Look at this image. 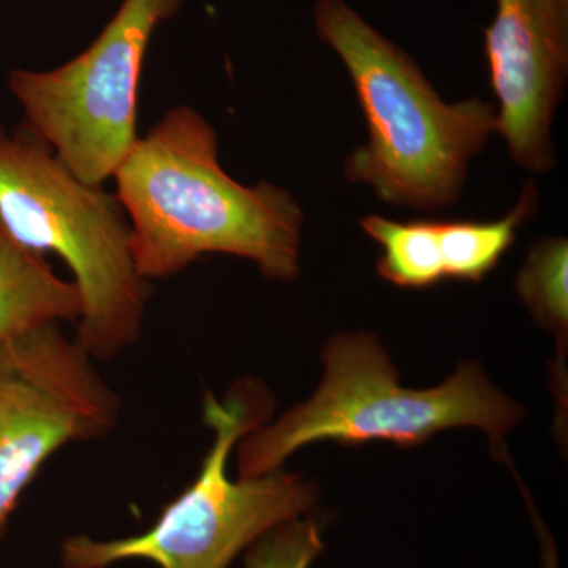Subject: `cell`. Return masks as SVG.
I'll return each mask as SVG.
<instances>
[{
    "mask_svg": "<svg viewBox=\"0 0 568 568\" xmlns=\"http://www.w3.org/2000/svg\"><path fill=\"white\" fill-rule=\"evenodd\" d=\"M183 0H123L92 44L58 69L11 70L24 123L91 185L110 181L138 141V91L153 33Z\"/></svg>",
    "mask_w": 568,
    "mask_h": 568,
    "instance_id": "obj_6",
    "label": "cell"
},
{
    "mask_svg": "<svg viewBox=\"0 0 568 568\" xmlns=\"http://www.w3.org/2000/svg\"><path fill=\"white\" fill-rule=\"evenodd\" d=\"M81 313L77 284L55 275L47 257L24 248L0 223V339Z\"/></svg>",
    "mask_w": 568,
    "mask_h": 568,
    "instance_id": "obj_9",
    "label": "cell"
},
{
    "mask_svg": "<svg viewBox=\"0 0 568 568\" xmlns=\"http://www.w3.org/2000/svg\"><path fill=\"white\" fill-rule=\"evenodd\" d=\"M119 417L118 394L62 324L0 339V540L44 463L110 435Z\"/></svg>",
    "mask_w": 568,
    "mask_h": 568,
    "instance_id": "obj_7",
    "label": "cell"
},
{
    "mask_svg": "<svg viewBox=\"0 0 568 568\" xmlns=\"http://www.w3.org/2000/svg\"><path fill=\"white\" fill-rule=\"evenodd\" d=\"M323 362V383L308 402L239 440V477L283 469L295 452L323 440L414 447L446 429L474 426L500 446L525 414L474 362L459 366L439 387L399 386L386 349L365 332L334 336L324 347Z\"/></svg>",
    "mask_w": 568,
    "mask_h": 568,
    "instance_id": "obj_4",
    "label": "cell"
},
{
    "mask_svg": "<svg viewBox=\"0 0 568 568\" xmlns=\"http://www.w3.org/2000/svg\"><path fill=\"white\" fill-rule=\"evenodd\" d=\"M203 409L213 443L193 484L138 536L67 538L62 568H108L123 560H149L159 568H227L242 551L312 508L315 489L297 474L280 469L237 480L227 474L239 440L272 420L274 396L261 381H237L222 402L207 394Z\"/></svg>",
    "mask_w": 568,
    "mask_h": 568,
    "instance_id": "obj_5",
    "label": "cell"
},
{
    "mask_svg": "<svg viewBox=\"0 0 568 568\" xmlns=\"http://www.w3.org/2000/svg\"><path fill=\"white\" fill-rule=\"evenodd\" d=\"M568 242L541 239L530 248L519 271L517 290L523 304L559 342H567L568 328Z\"/></svg>",
    "mask_w": 568,
    "mask_h": 568,
    "instance_id": "obj_12",
    "label": "cell"
},
{
    "mask_svg": "<svg viewBox=\"0 0 568 568\" xmlns=\"http://www.w3.org/2000/svg\"><path fill=\"white\" fill-rule=\"evenodd\" d=\"M373 241L383 248L377 274L395 286L424 290L446 280L440 256L437 220L395 222L379 215L361 222Z\"/></svg>",
    "mask_w": 568,
    "mask_h": 568,
    "instance_id": "obj_11",
    "label": "cell"
},
{
    "mask_svg": "<svg viewBox=\"0 0 568 568\" xmlns=\"http://www.w3.org/2000/svg\"><path fill=\"white\" fill-rule=\"evenodd\" d=\"M315 22L345 63L368 126V142L347 156V181L399 207L457 203L470 159L496 132L495 103L444 102L417 63L345 0H320Z\"/></svg>",
    "mask_w": 568,
    "mask_h": 568,
    "instance_id": "obj_2",
    "label": "cell"
},
{
    "mask_svg": "<svg viewBox=\"0 0 568 568\" xmlns=\"http://www.w3.org/2000/svg\"><path fill=\"white\" fill-rule=\"evenodd\" d=\"M320 529L310 519H294L248 548L246 568H310L323 552Z\"/></svg>",
    "mask_w": 568,
    "mask_h": 568,
    "instance_id": "obj_13",
    "label": "cell"
},
{
    "mask_svg": "<svg viewBox=\"0 0 568 568\" xmlns=\"http://www.w3.org/2000/svg\"><path fill=\"white\" fill-rule=\"evenodd\" d=\"M538 192L526 182L517 205L495 222H437L440 256L446 280L481 282L495 271L523 224L536 215Z\"/></svg>",
    "mask_w": 568,
    "mask_h": 568,
    "instance_id": "obj_10",
    "label": "cell"
},
{
    "mask_svg": "<svg viewBox=\"0 0 568 568\" xmlns=\"http://www.w3.org/2000/svg\"><path fill=\"white\" fill-rule=\"evenodd\" d=\"M485 54L503 134L514 162L532 173L555 166L551 125L568 73V0H496Z\"/></svg>",
    "mask_w": 568,
    "mask_h": 568,
    "instance_id": "obj_8",
    "label": "cell"
},
{
    "mask_svg": "<svg viewBox=\"0 0 568 568\" xmlns=\"http://www.w3.org/2000/svg\"><path fill=\"white\" fill-rule=\"evenodd\" d=\"M0 223L24 248L69 265L81 297L74 339L93 361L140 342L151 282L138 274L121 203L71 173L24 123L0 122Z\"/></svg>",
    "mask_w": 568,
    "mask_h": 568,
    "instance_id": "obj_3",
    "label": "cell"
},
{
    "mask_svg": "<svg viewBox=\"0 0 568 568\" xmlns=\"http://www.w3.org/2000/svg\"><path fill=\"white\" fill-rule=\"evenodd\" d=\"M112 179L134 265L148 282L181 274L204 254L252 261L267 278H297L301 205L274 183L231 178L215 129L193 108L164 112Z\"/></svg>",
    "mask_w": 568,
    "mask_h": 568,
    "instance_id": "obj_1",
    "label": "cell"
}]
</instances>
